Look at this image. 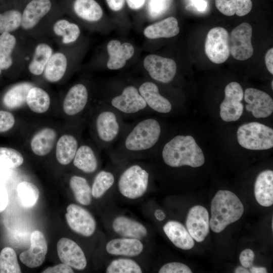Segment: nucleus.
Segmentation results:
<instances>
[{
    "instance_id": "27",
    "label": "nucleus",
    "mask_w": 273,
    "mask_h": 273,
    "mask_svg": "<svg viewBox=\"0 0 273 273\" xmlns=\"http://www.w3.org/2000/svg\"><path fill=\"white\" fill-rule=\"evenodd\" d=\"M78 149L76 139L71 134H64L58 141L56 147L57 161L62 165L69 164L74 159Z\"/></svg>"
},
{
    "instance_id": "45",
    "label": "nucleus",
    "mask_w": 273,
    "mask_h": 273,
    "mask_svg": "<svg viewBox=\"0 0 273 273\" xmlns=\"http://www.w3.org/2000/svg\"><path fill=\"white\" fill-rule=\"evenodd\" d=\"M15 123V117L11 113L5 110H0V133L11 129Z\"/></svg>"
},
{
    "instance_id": "52",
    "label": "nucleus",
    "mask_w": 273,
    "mask_h": 273,
    "mask_svg": "<svg viewBox=\"0 0 273 273\" xmlns=\"http://www.w3.org/2000/svg\"><path fill=\"white\" fill-rule=\"evenodd\" d=\"M128 7L133 10H138L142 8L145 0H126Z\"/></svg>"
},
{
    "instance_id": "7",
    "label": "nucleus",
    "mask_w": 273,
    "mask_h": 273,
    "mask_svg": "<svg viewBox=\"0 0 273 273\" xmlns=\"http://www.w3.org/2000/svg\"><path fill=\"white\" fill-rule=\"evenodd\" d=\"M252 28L250 24L243 22L232 31L230 36V54L236 60L244 61L253 54L251 42Z\"/></svg>"
},
{
    "instance_id": "19",
    "label": "nucleus",
    "mask_w": 273,
    "mask_h": 273,
    "mask_svg": "<svg viewBox=\"0 0 273 273\" xmlns=\"http://www.w3.org/2000/svg\"><path fill=\"white\" fill-rule=\"evenodd\" d=\"M88 100V92L82 84H76L72 86L67 93L63 103V108L66 114L75 115L85 108Z\"/></svg>"
},
{
    "instance_id": "51",
    "label": "nucleus",
    "mask_w": 273,
    "mask_h": 273,
    "mask_svg": "<svg viewBox=\"0 0 273 273\" xmlns=\"http://www.w3.org/2000/svg\"><path fill=\"white\" fill-rule=\"evenodd\" d=\"M106 2L110 9L114 11H119L123 8L125 0H106Z\"/></svg>"
},
{
    "instance_id": "34",
    "label": "nucleus",
    "mask_w": 273,
    "mask_h": 273,
    "mask_svg": "<svg viewBox=\"0 0 273 273\" xmlns=\"http://www.w3.org/2000/svg\"><path fill=\"white\" fill-rule=\"evenodd\" d=\"M16 38L11 33L0 34V66L2 72L9 70L13 64V53Z\"/></svg>"
},
{
    "instance_id": "22",
    "label": "nucleus",
    "mask_w": 273,
    "mask_h": 273,
    "mask_svg": "<svg viewBox=\"0 0 273 273\" xmlns=\"http://www.w3.org/2000/svg\"><path fill=\"white\" fill-rule=\"evenodd\" d=\"M163 229L167 237L176 247L183 250H190L194 246V239L180 222L169 221L164 225Z\"/></svg>"
},
{
    "instance_id": "12",
    "label": "nucleus",
    "mask_w": 273,
    "mask_h": 273,
    "mask_svg": "<svg viewBox=\"0 0 273 273\" xmlns=\"http://www.w3.org/2000/svg\"><path fill=\"white\" fill-rule=\"evenodd\" d=\"M30 247L22 252L20 261L30 268L40 266L44 262L48 251V245L43 234L38 230L33 231L30 236Z\"/></svg>"
},
{
    "instance_id": "53",
    "label": "nucleus",
    "mask_w": 273,
    "mask_h": 273,
    "mask_svg": "<svg viewBox=\"0 0 273 273\" xmlns=\"http://www.w3.org/2000/svg\"><path fill=\"white\" fill-rule=\"evenodd\" d=\"M250 272L251 273H266L267 269L264 267H258L252 266L249 268Z\"/></svg>"
},
{
    "instance_id": "15",
    "label": "nucleus",
    "mask_w": 273,
    "mask_h": 273,
    "mask_svg": "<svg viewBox=\"0 0 273 273\" xmlns=\"http://www.w3.org/2000/svg\"><path fill=\"white\" fill-rule=\"evenodd\" d=\"M111 104L118 110L126 114L136 113L147 106L139 91L133 85L124 88L121 95L112 99Z\"/></svg>"
},
{
    "instance_id": "48",
    "label": "nucleus",
    "mask_w": 273,
    "mask_h": 273,
    "mask_svg": "<svg viewBox=\"0 0 273 273\" xmlns=\"http://www.w3.org/2000/svg\"><path fill=\"white\" fill-rule=\"evenodd\" d=\"M166 0H151L149 5L150 13L154 15L160 13L164 8Z\"/></svg>"
},
{
    "instance_id": "40",
    "label": "nucleus",
    "mask_w": 273,
    "mask_h": 273,
    "mask_svg": "<svg viewBox=\"0 0 273 273\" xmlns=\"http://www.w3.org/2000/svg\"><path fill=\"white\" fill-rule=\"evenodd\" d=\"M22 14L16 10H9L0 13V34L11 33L21 26Z\"/></svg>"
},
{
    "instance_id": "4",
    "label": "nucleus",
    "mask_w": 273,
    "mask_h": 273,
    "mask_svg": "<svg viewBox=\"0 0 273 273\" xmlns=\"http://www.w3.org/2000/svg\"><path fill=\"white\" fill-rule=\"evenodd\" d=\"M237 139L239 144L245 149L267 150L273 147V129L256 122L244 124L238 129Z\"/></svg>"
},
{
    "instance_id": "39",
    "label": "nucleus",
    "mask_w": 273,
    "mask_h": 273,
    "mask_svg": "<svg viewBox=\"0 0 273 273\" xmlns=\"http://www.w3.org/2000/svg\"><path fill=\"white\" fill-rule=\"evenodd\" d=\"M15 250L9 247L4 248L0 252V273H21Z\"/></svg>"
},
{
    "instance_id": "49",
    "label": "nucleus",
    "mask_w": 273,
    "mask_h": 273,
    "mask_svg": "<svg viewBox=\"0 0 273 273\" xmlns=\"http://www.w3.org/2000/svg\"><path fill=\"white\" fill-rule=\"evenodd\" d=\"M9 202L8 194L5 185L0 181V213L4 211Z\"/></svg>"
},
{
    "instance_id": "6",
    "label": "nucleus",
    "mask_w": 273,
    "mask_h": 273,
    "mask_svg": "<svg viewBox=\"0 0 273 273\" xmlns=\"http://www.w3.org/2000/svg\"><path fill=\"white\" fill-rule=\"evenodd\" d=\"M205 52L208 59L215 64H221L230 55V35L222 27H215L208 32L205 43Z\"/></svg>"
},
{
    "instance_id": "54",
    "label": "nucleus",
    "mask_w": 273,
    "mask_h": 273,
    "mask_svg": "<svg viewBox=\"0 0 273 273\" xmlns=\"http://www.w3.org/2000/svg\"><path fill=\"white\" fill-rule=\"evenodd\" d=\"M9 168L0 166V180L6 179L9 175Z\"/></svg>"
},
{
    "instance_id": "31",
    "label": "nucleus",
    "mask_w": 273,
    "mask_h": 273,
    "mask_svg": "<svg viewBox=\"0 0 273 273\" xmlns=\"http://www.w3.org/2000/svg\"><path fill=\"white\" fill-rule=\"evenodd\" d=\"M73 9L78 17L90 22L99 20L103 15L101 6L95 0H75Z\"/></svg>"
},
{
    "instance_id": "17",
    "label": "nucleus",
    "mask_w": 273,
    "mask_h": 273,
    "mask_svg": "<svg viewBox=\"0 0 273 273\" xmlns=\"http://www.w3.org/2000/svg\"><path fill=\"white\" fill-rule=\"evenodd\" d=\"M139 91L147 105L153 110L162 113H169L172 108L170 102L159 94L158 86L154 83H143Z\"/></svg>"
},
{
    "instance_id": "5",
    "label": "nucleus",
    "mask_w": 273,
    "mask_h": 273,
    "mask_svg": "<svg viewBox=\"0 0 273 273\" xmlns=\"http://www.w3.org/2000/svg\"><path fill=\"white\" fill-rule=\"evenodd\" d=\"M148 172L138 165L127 168L118 181L119 192L124 197L134 199L142 197L146 192L149 183Z\"/></svg>"
},
{
    "instance_id": "21",
    "label": "nucleus",
    "mask_w": 273,
    "mask_h": 273,
    "mask_svg": "<svg viewBox=\"0 0 273 273\" xmlns=\"http://www.w3.org/2000/svg\"><path fill=\"white\" fill-rule=\"evenodd\" d=\"M254 195L261 206L269 207L273 204V171L265 170L257 176L254 184Z\"/></svg>"
},
{
    "instance_id": "20",
    "label": "nucleus",
    "mask_w": 273,
    "mask_h": 273,
    "mask_svg": "<svg viewBox=\"0 0 273 273\" xmlns=\"http://www.w3.org/2000/svg\"><path fill=\"white\" fill-rule=\"evenodd\" d=\"M96 126L98 136L101 140L106 143L113 141L120 130L117 116L110 111H103L98 115Z\"/></svg>"
},
{
    "instance_id": "1",
    "label": "nucleus",
    "mask_w": 273,
    "mask_h": 273,
    "mask_svg": "<svg viewBox=\"0 0 273 273\" xmlns=\"http://www.w3.org/2000/svg\"><path fill=\"white\" fill-rule=\"evenodd\" d=\"M162 155L165 163L172 167L185 165L198 167L205 162L201 149L191 135L174 137L165 145Z\"/></svg>"
},
{
    "instance_id": "43",
    "label": "nucleus",
    "mask_w": 273,
    "mask_h": 273,
    "mask_svg": "<svg viewBox=\"0 0 273 273\" xmlns=\"http://www.w3.org/2000/svg\"><path fill=\"white\" fill-rule=\"evenodd\" d=\"M23 161L22 155L17 150L9 147H0V166L14 168L21 165Z\"/></svg>"
},
{
    "instance_id": "33",
    "label": "nucleus",
    "mask_w": 273,
    "mask_h": 273,
    "mask_svg": "<svg viewBox=\"0 0 273 273\" xmlns=\"http://www.w3.org/2000/svg\"><path fill=\"white\" fill-rule=\"evenodd\" d=\"M26 102L32 112L40 114L48 110L51 100L49 94L44 89L32 87L27 94Z\"/></svg>"
},
{
    "instance_id": "8",
    "label": "nucleus",
    "mask_w": 273,
    "mask_h": 273,
    "mask_svg": "<svg viewBox=\"0 0 273 273\" xmlns=\"http://www.w3.org/2000/svg\"><path fill=\"white\" fill-rule=\"evenodd\" d=\"M224 93L225 98L220 106V116L226 122L236 121L243 114V88L239 83L231 82L226 86Z\"/></svg>"
},
{
    "instance_id": "35",
    "label": "nucleus",
    "mask_w": 273,
    "mask_h": 273,
    "mask_svg": "<svg viewBox=\"0 0 273 273\" xmlns=\"http://www.w3.org/2000/svg\"><path fill=\"white\" fill-rule=\"evenodd\" d=\"M52 54L53 50L50 46L44 43L38 44L28 66L30 72L35 75H41Z\"/></svg>"
},
{
    "instance_id": "18",
    "label": "nucleus",
    "mask_w": 273,
    "mask_h": 273,
    "mask_svg": "<svg viewBox=\"0 0 273 273\" xmlns=\"http://www.w3.org/2000/svg\"><path fill=\"white\" fill-rule=\"evenodd\" d=\"M50 0H32L25 7L22 14L21 26L25 30L34 27L50 11Z\"/></svg>"
},
{
    "instance_id": "44",
    "label": "nucleus",
    "mask_w": 273,
    "mask_h": 273,
    "mask_svg": "<svg viewBox=\"0 0 273 273\" xmlns=\"http://www.w3.org/2000/svg\"><path fill=\"white\" fill-rule=\"evenodd\" d=\"M159 273H192V271L187 265L180 262H170L163 265Z\"/></svg>"
},
{
    "instance_id": "24",
    "label": "nucleus",
    "mask_w": 273,
    "mask_h": 273,
    "mask_svg": "<svg viewBox=\"0 0 273 273\" xmlns=\"http://www.w3.org/2000/svg\"><path fill=\"white\" fill-rule=\"evenodd\" d=\"M112 228L116 233L124 238L140 240L147 234L146 228L142 223L124 216L115 218Z\"/></svg>"
},
{
    "instance_id": "38",
    "label": "nucleus",
    "mask_w": 273,
    "mask_h": 273,
    "mask_svg": "<svg viewBox=\"0 0 273 273\" xmlns=\"http://www.w3.org/2000/svg\"><path fill=\"white\" fill-rule=\"evenodd\" d=\"M17 193L21 204L26 208L33 207L39 196L38 188L31 183L22 181L17 186Z\"/></svg>"
},
{
    "instance_id": "28",
    "label": "nucleus",
    "mask_w": 273,
    "mask_h": 273,
    "mask_svg": "<svg viewBox=\"0 0 273 273\" xmlns=\"http://www.w3.org/2000/svg\"><path fill=\"white\" fill-rule=\"evenodd\" d=\"M67 66V60L64 54L57 52L52 54L44 70V76L51 82L59 81L64 76Z\"/></svg>"
},
{
    "instance_id": "47",
    "label": "nucleus",
    "mask_w": 273,
    "mask_h": 273,
    "mask_svg": "<svg viewBox=\"0 0 273 273\" xmlns=\"http://www.w3.org/2000/svg\"><path fill=\"white\" fill-rule=\"evenodd\" d=\"M43 273H73L71 267L65 264L60 263L52 267H49L42 271Z\"/></svg>"
},
{
    "instance_id": "23",
    "label": "nucleus",
    "mask_w": 273,
    "mask_h": 273,
    "mask_svg": "<svg viewBox=\"0 0 273 273\" xmlns=\"http://www.w3.org/2000/svg\"><path fill=\"white\" fill-rule=\"evenodd\" d=\"M143 244L137 239L119 238L111 240L106 246L108 253L114 255L135 256L143 250Z\"/></svg>"
},
{
    "instance_id": "58",
    "label": "nucleus",
    "mask_w": 273,
    "mask_h": 273,
    "mask_svg": "<svg viewBox=\"0 0 273 273\" xmlns=\"http://www.w3.org/2000/svg\"><path fill=\"white\" fill-rule=\"evenodd\" d=\"M271 88L273 89V81H271Z\"/></svg>"
},
{
    "instance_id": "50",
    "label": "nucleus",
    "mask_w": 273,
    "mask_h": 273,
    "mask_svg": "<svg viewBox=\"0 0 273 273\" xmlns=\"http://www.w3.org/2000/svg\"><path fill=\"white\" fill-rule=\"evenodd\" d=\"M265 63L268 71L273 74V48L269 49L265 56Z\"/></svg>"
},
{
    "instance_id": "59",
    "label": "nucleus",
    "mask_w": 273,
    "mask_h": 273,
    "mask_svg": "<svg viewBox=\"0 0 273 273\" xmlns=\"http://www.w3.org/2000/svg\"><path fill=\"white\" fill-rule=\"evenodd\" d=\"M2 73V70L1 66H0V75H1Z\"/></svg>"
},
{
    "instance_id": "37",
    "label": "nucleus",
    "mask_w": 273,
    "mask_h": 273,
    "mask_svg": "<svg viewBox=\"0 0 273 273\" xmlns=\"http://www.w3.org/2000/svg\"><path fill=\"white\" fill-rule=\"evenodd\" d=\"M53 31L57 35L62 37V42L64 44L75 41L80 34L77 25L65 19L57 21L53 26Z\"/></svg>"
},
{
    "instance_id": "25",
    "label": "nucleus",
    "mask_w": 273,
    "mask_h": 273,
    "mask_svg": "<svg viewBox=\"0 0 273 273\" xmlns=\"http://www.w3.org/2000/svg\"><path fill=\"white\" fill-rule=\"evenodd\" d=\"M179 32L177 19L173 17L167 18L147 27L144 34L150 39L170 38L177 35Z\"/></svg>"
},
{
    "instance_id": "46",
    "label": "nucleus",
    "mask_w": 273,
    "mask_h": 273,
    "mask_svg": "<svg viewBox=\"0 0 273 273\" xmlns=\"http://www.w3.org/2000/svg\"><path fill=\"white\" fill-rule=\"evenodd\" d=\"M254 259L255 254L250 249L244 250L239 256V260L242 266L247 268H250L253 266Z\"/></svg>"
},
{
    "instance_id": "36",
    "label": "nucleus",
    "mask_w": 273,
    "mask_h": 273,
    "mask_svg": "<svg viewBox=\"0 0 273 273\" xmlns=\"http://www.w3.org/2000/svg\"><path fill=\"white\" fill-rule=\"evenodd\" d=\"M69 185L77 202L83 205L90 204L92 189L85 178L79 176H73L70 179Z\"/></svg>"
},
{
    "instance_id": "14",
    "label": "nucleus",
    "mask_w": 273,
    "mask_h": 273,
    "mask_svg": "<svg viewBox=\"0 0 273 273\" xmlns=\"http://www.w3.org/2000/svg\"><path fill=\"white\" fill-rule=\"evenodd\" d=\"M58 256L63 263L78 270L84 269L87 264L86 259L80 247L73 240L62 238L57 245Z\"/></svg>"
},
{
    "instance_id": "3",
    "label": "nucleus",
    "mask_w": 273,
    "mask_h": 273,
    "mask_svg": "<svg viewBox=\"0 0 273 273\" xmlns=\"http://www.w3.org/2000/svg\"><path fill=\"white\" fill-rule=\"evenodd\" d=\"M161 133L159 123L155 119L148 118L139 122L126 136L124 145L130 151H142L153 147Z\"/></svg>"
},
{
    "instance_id": "29",
    "label": "nucleus",
    "mask_w": 273,
    "mask_h": 273,
    "mask_svg": "<svg viewBox=\"0 0 273 273\" xmlns=\"http://www.w3.org/2000/svg\"><path fill=\"white\" fill-rule=\"evenodd\" d=\"M33 87L29 83L23 82L14 85L4 94L3 103L9 109H16L26 102L27 94Z\"/></svg>"
},
{
    "instance_id": "56",
    "label": "nucleus",
    "mask_w": 273,
    "mask_h": 273,
    "mask_svg": "<svg viewBox=\"0 0 273 273\" xmlns=\"http://www.w3.org/2000/svg\"><path fill=\"white\" fill-rule=\"evenodd\" d=\"M195 3L196 7L200 10L205 8L206 3L203 0H192Z\"/></svg>"
},
{
    "instance_id": "55",
    "label": "nucleus",
    "mask_w": 273,
    "mask_h": 273,
    "mask_svg": "<svg viewBox=\"0 0 273 273\" xmlns=\"http://www.w3.org/2000/svg\"><path fill=\"white\" fill-rule=\"evenodd\" d=\"M154 215L156 218L159 221L164 220L166 216L164 212L160 209L156 210L155 211Z\"/></svg>"
},
{
    "instance_id": "2",
    "label": "nucleus",
    "mask_w": 273,
    "mask_h": 273,
    "mask_svg": "<svg viewBox=\"0 0 273 273\" xmlns=\"http://www.w3.org/2000/svg\"><path fill=\"white\" fill-rule=\"evenodd\" d=\"M243 212V205L235 194L229 190H219L211 201L210 227L213 232L220 233L238 220Z\"/></svg>"
},
{
    "instance_id": "57",
    "label": "nucleus",
    "mask_w": 273,
    "mask_h": 273,
    "mask_svg": "<svg viewBox=\"0 0 273 273\" xmlns=\"http://www.w3.org/2000/svg\"><path fill=\"white\" fill-rule=\"evenodd\" d=\"M235 273H249L250 271L247 268H245L243 266H238L236 267L234 270Z\"/></svg>"
},
{
    "instance_id": "11",
    "label": "nucleus",
    "mask_w": 273,
    "mask_h": 273,
    "mask_svg": "<svg viewBox=\"0 0 273 273\" xmlns=\"http://www.w3.org/2000/svg\"><path fill=\"white\" fill-rule=\"evenodd\" d=\"M186 225L189 234L196 242L204 240L209 232V215L207 209L201 205L193 206L189 211Z\"/></svg>"
},
{
    "instance_id": "41",
    "label": "nucleus",
    "mask_w": 273,
    "mask_h": 273,
    "mask_svg": "<svg viewBox=\"0 0 273 273\" xmlns=\"http://www.w3.org/2000/svg\"><path fill=\"white\" fill-rule=\"evenodd\" d=\"M114 177L108 171H101L96 176L92 188V195L96 199L101 198L113 185Z\"/></svg>"
},
{
    "instance_id": "10",
    "label": "nucleus",
    "mask_w": 273,
    "mask_h": 273,
    "mask_svg": "<svg viewBox=\"0 0 273 273\" xmlns=\"http://www.w3.org/2000/svg\"><path fill=\"white\" fill-rule=\"evenodd\" d=\"M144 66L153 79L162 83L170 82L176 72L174 60L156 55L147 56L144 60Z\"/></svg>"
},
{
    "instance_id": "9",
    "label": "nucleus",
    "mask_w": 273,
    "mask_h": 273,
    "mask_svg": "<svg viewBox=\"0 0 273 273\" xmlns=\"http://www.w3.org/2000/svg\"><path fill=\"white\" fill-rule=\"evenodd\" d=\"M66 210L67 224L74 232L85 237H89L94 233L96 220L87 210L75 204L69 205Z\"/></svg>"
},
{
    "instance_id": "30",
    "label": "nucleus",
    "mask_w": 273,
    "mask_h": 273,
    "mask_svg": "<svg viewBox=\"0 0 273 273\" xmlns=\"http://www.w3.org/2000/svg\"><path fill=\"white\" fill-rule=\"evenodd\" d=\"M215 3L217 10L228 16H245L252 8L251 0H215Z\"/></svg>"
},
{
    "instance_id": "13",
    "label": "nucleus",
    "mask_w": 273,
    "mask_h": 273,
    "mask_svg": "<svg viewBox=\"0 0 273 273\" xmlns=\"http://www.w3.org/2000/svg\"><path fill=\"white\" fill-rule=\"evenodd\" d=\"M244 100L248 104L246 109L252 112L254 117L260 118L269 116L273 111V101L264 92L248 88L244 92Z\"/></svg>"
},
{
    "instance_id": "26",
    "label": "nucleus",
    "mask_w": 273,
    "mask_h": 273,
    "mask_svg": "<svg viewBox=\"0 0 273 273\" xmlns=\"http://www.w3.org/2000/svg\"><path fill=\"white\" fill-rule=\"evenodd\" d=\"M56 138V131L52 128L47 127L40 130L31 140L30 146L32 152L39 156L48 154L54 146Z\"/></svg>"
},
{
    "instance_id": "32",
    "label": "nucleus",
    "mask_w": 273,
    "mask_h": 273,
    "mask_svg": "<svg viewBox=\"0 0 273 273\" xmlns=\"http://www.w3.org/2000/svg\"><path fill=\"white\" fill-rule=\"evenodd\" d=\"M73 160L74 165L85 173H92L97 168L96 157L88 146L82 145L78 148Z\"/></svg>"
},
{
    "instance_id": "16",
    "label": "nucleus",
    "mask_w": 273,
    "mask_h": 273,
    "mask_svg": "<svg viewBox=\"0 0 273 273\" xmlns=\"http://www.w3.org/2000/svg\"><path fill=\"white\" fill-rule=\"evenodd\" d=\"M109 59L107 66L110 70H117L124 67L126 61L133 55L134 50L128 42L121 43L118 40L110 41L107 47Z\"/></svg>"
},
{
    "instance_id": "42",
    "label": "nucleus",
    "mask_w": 273,
    "mask_h": 273,
    "mask_svg": "<svg viewBox=\"0 0 273 273\" xmlns=\"http://www.w3.org/2000/svg\"><path fill=\"white\" fill-rule=\"evenodd\" d=\"M107 273H141L142 270L135 261L127 258L113 260L106 269Z\"/></svg>"
}]
</instances>
